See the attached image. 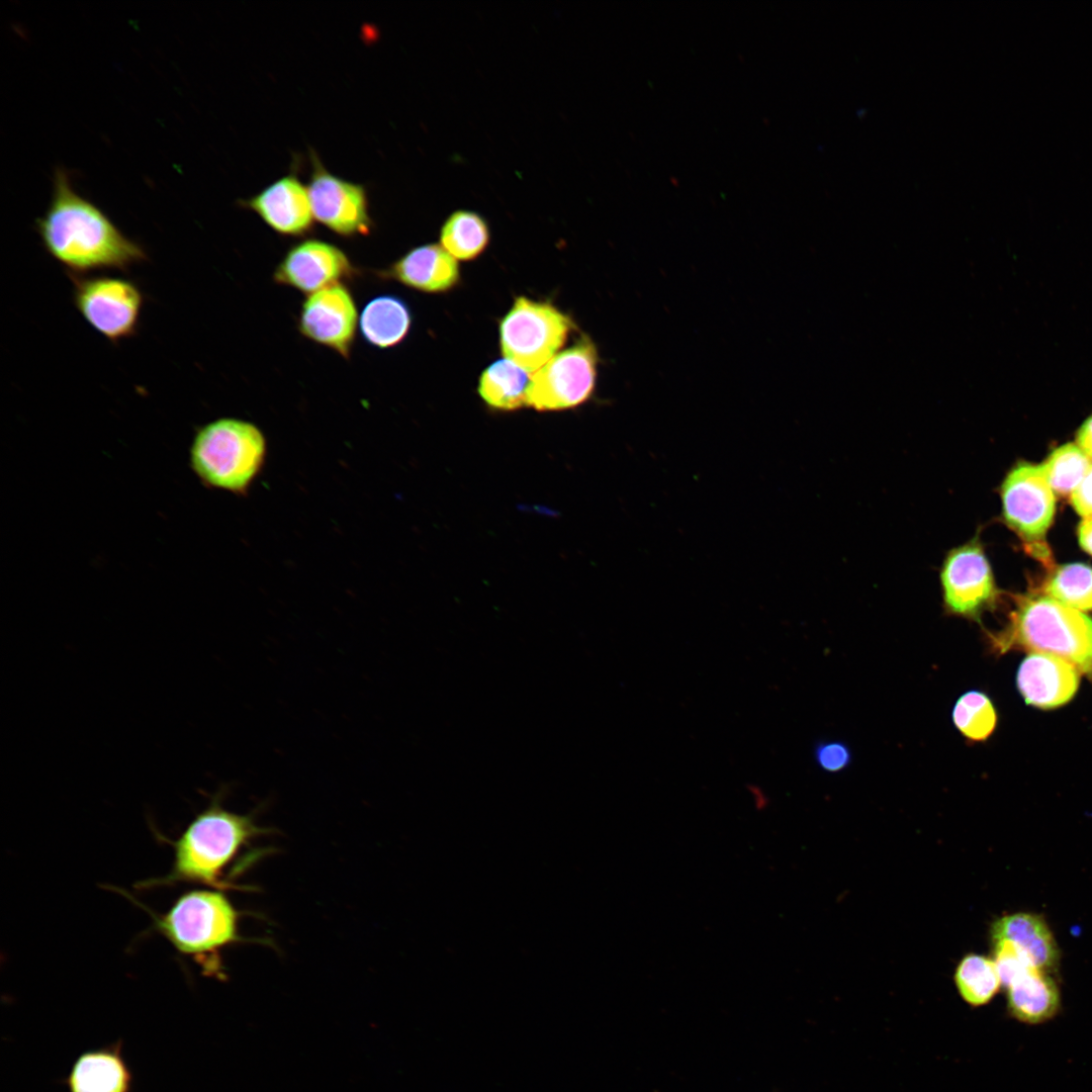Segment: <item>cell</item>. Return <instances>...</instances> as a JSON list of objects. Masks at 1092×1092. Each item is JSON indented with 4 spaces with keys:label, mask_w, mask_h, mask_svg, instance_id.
Wrapping results in <instances>:
<instances>
[{
    "label": "cell",
    "mask_w": 1092,
    "mask_h": 1092,
    "mask_svg": "<svg viewBox=\"0 0 1092 1092\" xmlns=\"http://www.w3.org/2000/svg\"><path fill=\"white\" fill-rule=\"evenodd\" d=\"M1078 538L1081 547L1092 555V517L1084 518L1080 523Z\"/></svg>",
    "instance_id": "cell-31"
},
{
    "label": "cell",
    "mask_w": 1092,
    "mask_h": 1092,
    "mask_svg": "<svg viewBox=\"0 0 1092 1092\" xmlns=\"http://www.w3.org/2000/svg\"><path fill=\"white\" fill-rule=\"evenodd\" d=\"M307 191L313 217L344 238L370 234L373 224L365 188L331 174L314 156Z\"/></svg>",
    "instance_id": "cell-11"
},
{
    "label": "cell",
    "mask_w": 1092,
    "mask_h": 1092,
    "mask_svg": "<svg viewBox=\"0 0 1092 1092\" xmlns=\"http://www.w3.org/2000/svg\"><path fill=\"white\" fill-rule=\"evenodd\" d=\"M954 983L961 997L973 1007L989 1003L1002 985L994 961L976 953L967 954L960 962Z\"/></svg>",
    "instance_id": "cell-24"
},
{
    "label": "cell",
    "mask_w": 1092,
    "mask_h": 1092,
    "mask_svg": "<svg viewBox=\"0 0 1092 1092\" xmlns=\"http://www.w3.org/2000/svg\"><path fill=\"white\" fill-rule=\"evenodd\" d=\"M359 316L351 291L339 283L306 296L299 312L298 331L305 339L348 359Z\"/></svg>",
    "instance_id": "cell-12"
},
{
    "label": "cell",
    "mask_w": 1092,
    "mask_h": 1092,
    "mask_svg": "<svg viewBox=\"0 0 1092 1092\" xmlns=\"http://www.w3.org/2000/svg\"><path fill=\"white\" fill-rule=\"evenodd\" d=\"M1043 592L1080 612L1092 611V568L1081 563L1063 565L1049 576Z\"/></svg>",
    "instance_id": "cell-25"
},
{
    "label": "cell",
    "mask_w": 1092,
    "mask_h": 1092,
    "mask_svg": "<svg viewBox=\"0 0 1092 1092\" xmlns=\"http://www.w3.org/2000/svg\"><path fill=\"white\" fill-rule=\"evenodd\" d=\"M1000 494L1006 524L1025 540L1042 538L1052 524L1056 499L1041 465L1017 464L1005 476Z\"/></svg>",
    "instance_id": "cell-10"
},
{
    "label": "cell",
    "mask_w": 1092,
    "mask_h": 1092,
    "mask_svg": "<svg viewBox=\"0 0 1092 1092\" xmlns=\"http://www.w3.org/2000/svg\"><path fill=\"white\" fill-rule=\"evenodd\" d=\"M61 1082L68 1092H131L134 1077L123 1055V1040L81 1053Z\"/></svg>",
    "instance_id": "cell-17"
},
{
    "label": "cell",
    "mask_w": 1092,
    "mask_h": 1092,
    "mask_svg": "<svg viewBox=\"0 0 1092 1092\" xmlns=\"http://www.w3.org/2000/svg\"><path fill=\"white\" fill-rule=\"evenodd\" d=\"M954 728L971 743L986 741L995 731L998 715L990 697L970 690L961 695L951 710Z\"/></svg>",
    "instance_id": "cell-23"
},
{
    "label": "cell",
    "mask_w": 1092,
    "mask_h": 1092,
    "mask_svg": "<svg viewBox=\"0 0 1092 1092\" xmlns=\"http://www.w3.org/2000/svg\"><path fill=\"white\" fill-rule=\"evenodd\" d=\"M73 303L92 329L112 344L133 337L144 294L132 281L107 275H69Z\"/></svg>",
    "instance_id": "cell-7"
},
{
    "label": "cell",
    "mask_w": 1092,
    "mask_h": 1092,
    "mask_svg": "<svg viewBox=\"0 0 1092 1092\" xmlns=\"http://www.w3.org/2000/svg\"><path fill=\"white\" fill-rule=\"evenodd\" d=\"M599 353L582 335L531 375L526 405L540 412L575 407L590 398L598 375Z\"/></svg>",
    "instance_id": "cell-8"
},
{
    "label": "cell",
    "mask_w": 1092,
    "mask_h": 1092,
    "mask_svg": "<svg viewBox=\"0 0 1092 1092\" xmlns=\"http://www.w3.org/2000/svg\"><path fill=\"white\" fill-rule=\"evenodd\" d=\"M989 639L1000 654L1019 648L1062 658L1092 681V619L1052 598H1022Z\"/></svg>",
    "instance_id": "cell-2"
},
{
    "label": "cell",
    "mask_w": 1092,
    "mask_h": 1092,
    "mask_svg": "<svg viewBox=\"0 0 1092 1092\" xmlns=\"http://www.w3.org/2000/svg\"><path fill=\"white\" fill-rule=\"evenodd\" d=\"M156 926L177 951L195 959L214 954L240 939L239 913L218 890L184 893L157 919Z\"/></svg>",
    "instance_id": "cell-5"
},
{
    "label": "cell",
    "mask_w": 1092,
    "mask_h": 1092,
    "mask_svg": "<svg viewBox=\"0 0 1092 1092\" xmlns=\"http://www.w3.org/2000/svg\"><path fill=\"white\" fill-rule=\"evenodd\" d=\"M490 233L486 220L472 210H456L444 221L440 245L456 260L469 261L486 249Z\"/></svg>",
    "instance_id": "cell-22"
},
{
    "label": "cell",
    "mask_w": 1092,
    "mask_h": 1092,
    "mask_svg": "<svg viewBox=\"0 0 1092 1092\" xmlns=\"http://www.w3.org/2000/svg\"><path fill=\"white\" fill-rule=\"evenodd\" d=\"M44 251L68 275L99 270L127 271L148 259L146 250L126 237L96 204L73 187L68 171L58 168L44 213L35 220Z\"/></svg>",
    "instance_id": "cell-1"
},
{
    "label": "cell",
    "mask_w": 1092,
    "mask_h": 1092,
    "mask_svg": "<svg viewBox=\"0 0 1092 1092\" xmlns=\"http://www.w3.org/2000/svg\"><path fill=\"white\" fill-rule=\"evenodd\" d=\"M574 328L573 321L552 303L519 296L500 321V351L533 374L559 353Z\"/></svg>",
    "instance_id": "cell-6"
},
{
    "label": "cell",
    "mask_w": 1092,
    "mask_h": 1092,
    "mask_svg": "<svg viewBox=\"0 0 1092 1092\" xmlns=\"http://www.w3.org/2000/svg\"><path fill=\"white\" fill-rule=\"evenodd\" d=\"M993 945L994 963L1004 987L1007 988L1020 976L1035 969L1027 957L1010 941L996 939L993 940Z\"/></svg>",
    "instance_id": "cell-27"
},
{
    "label": "cell",
    "mask_w": 1092,
    "mask_h": 1092,
    "mask_svg": "<svg viewBox=\"0 0 1092 1092\" xmlns=\"http://www.w3.org/2000/svg\"><path fill=\"white\" fill-rule=\"evenodd\" d=\"M267 440L252 422L219 418L197 428L189 449V466L202 485L247 494L262 471Z\"/></svg>",
    "instance_id": "cell-3"
},
{
    "label": "cell",
    "mask_w": 1092,
    "mask_h": 1092,
    "mask_svg": "<svg viewBox=\"0 0 1092 1092\" xmlns=\"http://www.w3.org/2000/svg\"><path fill=\"white\" fill-rule=\"evenodd\" d=\"M1007 990L1009 1010L1018 1020L1039 1023L1058 1011L1059 990L1045 972L1032 969L1013 981Z\"/></svg>",
    "instance_id": "cell-20"
},
{
    "label": "cell",
    "mask_w": 1092,
    "mask_h": 1092,
    "mask_svg": "<svg viewBox=\"0 0 1092 1092\" xmlns=\"http://www.w3.org/2000/svg\"><path fill=\"white\" fill-rule=\"evenodd\" d=\"M946 615L979 621L993 607L997 588L978 536L947 551L939 570Z\"/></svg>",
    "instance_id": "cell-9"
},
{
    "label": "cell",
    "mask_w": 1092,
    "mask_h": 1092,
    "mask_svg": "<svg viewBox=\"0 0 1092 1092\" xmlns=\"http://www.w3.org/2000/svg\"><path fill=\"white\" fill-rule=\"evenodd\" d=\"M1080 674L1062 658L1030 652L1018 667L1016 686L1026 704L1050 710L1073 699L1079 688Z\"/></svg>",
    "instance_id": "cell-15"
},
{
    "label": "cell",
    "mask_w": 1092,
    "mask_h": 1092,
    "mask_svg": "<svg viewBox=\"0 0 1092 1092\" xmlns=\"http://www.w3.org/2000/svg\"><path fill=\"white\" fill-rule=\"evenodd\" d=\"M242 206L254 211L275 233L287 237L306 235L313 214L307 187L293 175L281 177Z\"/></svg>",
    "instance_id": "cell-14"
},
{
    "label": "cell",
    "mask_w": 1092,
    "mask_h": 1092,
    "mask_svg": "<svg viewBox=\"0 0 1092 1092\" xmlns=\"http://www.w3.org/2000/svg\"><path fill=\"white\" fill-rule=\"evenodd\" d=\"M258 833L251 815L224 809L218 794L176 840L173 867L164 882L225 887L221 877L226 868Z\"/></svg>",
    "instance_id": "cell-4"
},
{
    "label": "cell",
    "mask_w": 1092,
    "mask_h": 1092,
    "mask_svg": "<svg viewBox=\"0 0 1092 1092\" xmlns=\"http://www.w3.org/2000/svg\"><path fill=\"white\" fill-rule=\"evenodd\" d=\"M1071 500L1079 515L1092 517V466L1071 494Z\"/></svg>",
    "instance_id": "cell-29"
},
{
    "label": "cell",
    "mask_w": 1092,
    "mask_h": 1092,
    "mask_svg": "<svg viewBox=\"0 0 1092 1092\" xmlns=\"http://www.w3.org/2000/svg\"><path fill=\"white\" fill-rule=\"evenodd\" d=\"M1077 445L1092 461V416L1085 420L1077 432Z\"/></svg>",
    "instance_id": "cell-30"
},
{
    "label": "cell",
    "mask_w": 1092,
    "mask_h": 1092,
    "mask_svg": "<svg viewBox=\"0 0 1092 1092\" xmlns=\"http://www.w3.org/2000/svg\"><path fill=\"white\" fill-rule=\"evenodd\" d=\"M378 275L426 293L447 292L460 280L457 260L438 244L411 249Z\"/></svg>",
    "instance_id": "cell-16"
},
{
    "label": "cell",
    "mask_w": 1092,
    "mask_h": 1092,
    "mask_svg": "<svg viewBox=\"0 0 1092 1092\" xmlns=\"http://www.w3.org/2000/svg\"><path fill=\"white\" fill-rule=\"evenodd\" d=\"M814 757L819 767L828 772H838L851 762L849 746L842 741H823L816 744Z\"/></svg>",
    "instance_id": "cell-28"
},
{
    "label": "cell",
    "mask_w": 1092,
    "mask_h": 1092,
    "mask_svg": "<svg viewBox=\"0 0 1092 1092\" xmlns=\"http://www.w3.org/2000/svg\"><path fill=\"white\" fill-rule=\"evenodd\" d=\"M531 375L510 360L499 359L483 370L477 391L490 407L514 411L526 405Z\"/></svg>",
    "instance_id": "cell-21"
},
{
    "label": "cell",
    "mask_w": 1092,
    "mask_h": 1092,
    "mask_svg": "<svg viewBox=\"0 0 1092 1092\" xmlns=\"http://www.w3.org/2000/svg\"><path fill=\"white\" fill-rule=\"evenodd\" d=\"M1092 466L1091 460L1076 444H1065L1048 457L1041 465L1052 490L1071 495Z\"/></svg>",
    "instance_id": "cell-26"
},
{
    "label": "cell",
    "mask_w": 1092,
    "mask_h": 1092,
    "mask_svg": "<svg viewBox=\"0 0 1092 1092\" xmlns=\"http://www.w3.org/2000/svg\"><path fill=\"white\" fill-rule=\"evenodd\" d=\"M354 273V266L343 250L328 242L307 239L285 253L275 268L273 279L277 284L307 296L342 283Z\"/></svg>",
    "instance_id": "cell-13"
},
{
    "label": "cell",
    "mask_w": 1092,
    "mask_h": 1092,
    "mask_svg": "<svg viewBox=\"0 0 1092 1092\" xmlns=\"http://www.w3.org/2000/svg\"><path fill=\"white\" fill-rule=\"evenodd\" d=\"M412 312L406 303L393 295L374 297L364 306L359 316L363 339L378 349L399 345L410 333Z\"/></svg>",
    "instance_id": "cell-19"
},
{
    "label": "cell",
    "mask_w": 1092,
    "mask_h": 1092,
    "mask_svg": "<svg viewBox=\"0 0 1092 1092\" xmlns=\"http://www.w3.org/2000/svg\"><path fill=\"white\" fill-rule=\"evenodd\" d=\"M996 939L1010 941L1039 971H1050L1059 962L1054 936L1038 915L1020 912L999 918L992 926V940Z\"/></svg>",
    "instance_id": "cell-18"
}]
</instances>
